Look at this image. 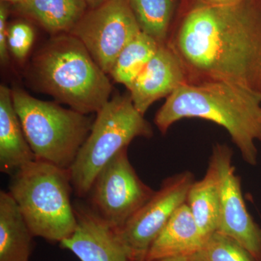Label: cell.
Returning a JSON list of instances; mask_svg holds the SVG:
<instances>
[{
	"mask_svg": "<svg viewBox=\"0 0 261 261\" xmlns=\"http://www.w3.org/2000/svg\"><path fill=\"white\" fill-rule=\"evenodd\" d=\"M167 44L189 82H227L261 95V0H193Z\"/></svg>",
	"mask_w": 261,
	"mask_h": 261,
	"instance_id": "6da1fadb",
	"label": "cell"
},
{
	"mask_svg": "<svg viewBox=\"0 0 261 261\" xmlns=\"http://www.w3.org/2000/svg\"><path fill=\"white\" fill-rule=\"evenodd\" d=\"M202 118L227 130L244 161L257 162L256 142H261V95L227 82H188L176 89L156 113L161 133L184 118Z\"/></svg>",
	"mask_w": 261,
	"mask_h": 261,
	"instance_id": "7a4b0ae2",
	"label": "cell"
},
{
	"mask_svg": "<svg viewBox=\"0 0 261 261\" xmlns=\"http://www.w3.org/2000/svg\"><path fill=\"white\" fill-rule=\"evenodd\" d=\"M30 74L38 90L83 114L97 113L112 93L107 73L70 34L53 36L37 51Z\"/></svg>",
	"mask_w": 261,
	"mask_h": 261,
	"instance_id": "3957f363",
	"label": "cell"
},
{
	"mask_svg": "<svg viewBox=\"0 0 261 261\" xmlns=\"http://www.w3.org/2000/svg\"><path fill=\"white\" fill-rule=\"evenodd\" d=\"M8 188L35 238L60 243L74 232L69 169L35 160L11 175Z\"/></svg>",
	"mask_w": 261,
	"mask_h": 261,
	"instance_id": "277c9868",
	"label": "cell"
},
{
	"mask_svg": "<svg viewBox=\"0 0 261 261\" xmlns=\"http://www.w3.org/2000/svg\"><path fill=\"white\" fill-rule=\"evenodd\" d=\"M13 105L36 160L69 169L90 133L88 115L12 89Z\"/></svg>",
	"mask_w": 261,
	"mask_h": 261,
	"instance_id": "5b68a950",
	"label": "cell"
},
{
	"mask_svg": "<svg viewBox=\"0 0 261 261\" xmlns=\"http://www.w3.org/2000/svg\"><path fill=\"white\" fill-rule=\"evenodd\" d=\"M96 114L90 133L69 168L73 192L80 198L87 197L98 173L120 151L137 137L152 135V127L129 94L110 99Z\"/></svg>",
	"mask_w": 261,
	"mask_h": 261,
	"instance_id": "8992f818",
	"label": "cell"
},
{
	"mask_svg": "<svg viewBox=\"0 0 261 261\" xmlns=\"http://www.w3.org/2000/svg\"><path fill=\"white\" fill-rule=\"evenodd\" d=\"M154 192L139 177L125 148L98 173L87 197L89 206L111 227L118 230Z\"/></svg>",
	"mask_w": 261,
	"mask_h": 261,
	"instance_id": "52a82bcc",
	"label": "cell"
},
{
	"mask_svg": "<svg viewBox=\"0 0 261 261\" xmlns=\"http://www.w3.org/2000/svg\"><path fill=\"white\" fill-rule=\"evenodd\" d=\"M142 32L127 0H109L85 14L69 34L87 48L105 73L109 74L127 44Z\"/></svg>",
	"mask_w": 261,
	"mask_h": 261,
	"instance_id": "ba28073f",
	"label": "cell"
},
{
	"mask_svg": "<svg viewBox=\"0 0 261 261\" xmlns=\"http://www.w3.org/2000/svg\"><path fill=\"white\" fill-rule=\"evenodd\" d=\"M193 174L185 171L166 178L158 191L124 226L116 230L130 260L146 261L149 249L171 216L187 200Z\"/></svg>",
	"mask_w": 261,
	"mask_h": 261,
	"instance_id": "9c48e42d",
	"label": "cell"
},
{
	"mask_svg": "<svg viewBox=\"0 0 261 261\" xmlns=\"http://www.w3.org/2000/svg\"><path fill=\"white\" fill-rule=\"evenodd\" d=\"M232 154L228 146L219 144L214 146L210 159L219 172L221 189L217 231L238 242L255 261H261V228L247 211Z\"/></svg>",
	"mask_w": 261,
	"mask_h": 261,
	"instance_id": "30bf717a",
	"label": "cell"
},
{
	"mask_svg": "<svg viewBox=\"0 0 261 261\" xmlns=\"http://www.w3.org/2000/svg\"><path fill=\"white\" fill-rule=\"evenodd\" d=\"M76 227L61 247L70 250L81 261H132L116 230L89 206L73 203Z\"/></svg>",
	"mask_w": 261,
	"mask_h": 261,
	"instance_id": "8fae6325",
	"label": "cell"
},
{
	"mask_svg": "<svg viewBox=\"0 0 261 261\" xmlns=\"http://www.w3.org/2000/svg\"><path fill=\"white\" fill-rule=\"evenodd\" d=\"M188 82V75L181 60L166 44L160 45L145 69L128 89L135 108L145 116L154 102L169 97Z\"/></svg>",
	"mask_w": 261,
	"mask_h": 261,
	"instance_id": "7c38bea8",
	"label": "cell"
},
{
	"mask_svg": "<svg viewBox=\"0 0 261 261\" xmlns=\"http://www.w3.org/2000/svg\"><path fill=\"white\" fill-rule=\"evenodd\" d=\"M207 240L185 202L175 211L154 240L146 261L190 256L203 246Z\"/></svg>",
	"mask_w": 261,
	"mask_h": 261,
	"instance_id": "4fadbf2b",
	"label": "cell"
},
{
	"mask_svg": "<svg viewBox=\"0 0 261 261\" xmlns=\"http://www.w3.org/2000/svg\"><path fill=\"white\" fill-rule=\"evenodd\" d=\"M13 105L12 89L0 87V171L11 176L35 161Z\"/></svg>",
	"mask_w": 261,
	"mask_h": 261,
	"instance_id": "5bb4252c",
	"label": "cell"
},
{
	"mask_svg": "<svg viewBox=\"0 0 261 261\" xmlns=\"http://www.w3.org/2000/svg\"><path fill=\"white\" fill-rule=\"evenodd\" d=\"M88 8L84 0H24L13 5L17 14L36 22L53 36L69 34Z\"/></svg>",
	"mask_w": 261,
	"mask_h": 261,
	"instance_id": "9a60e30c",
	"label": "cell"
},
{
	"mask_svg": "<svg viewBox=\"0 0 261 261\" xmlns=\"http://www.w3.org/2000/svg\"><path fill=\"white\" fill-rule=\"evenodd\" d=\"M33 234L9 192H0V261H29Z\"/></svg>",
	"mask_w": 261,
	"mask_h": 261,
	"instance_id": "2e32d148",
	"label": "cell"
},
{
	"mask_svg": "<svg viewBox=\"0 0 261 261\" xmlns=\"http://www.w3.org/2000/svg\"><path fill=\"white\" fill-rule=\"evenodd\" d=\"M186 202L196 223L206 238L216 232L219 226L221 189L217 168L209 162L205 176L192 184Z\"/></svg>",
	"mask_w": 261,
	"mask_h": 261,
	"instance_id": "e0dca14e",
	"label": "cell"
},
{
	"mask_svg": "<svg viewBox=\"0 0 261 261\" xmlns=\"http://www.w3.org/2000/svg\"><path fill=\"white\" fill-rule=\"evenodd\" d=\"M160 45L152 37L140 32L122 49L109 74L117 83L129 88L145 69Z\"/></svg>",
	"mask_w": 261,
	"mask_h": 261,
	"instance_id": "ac0fdd59",
	"label": "cell"
},
{
	"mask_svg": "<svg viewBox=\"0 0 261 261\" xmlns=\"http://www.w3.org/2000/svg\"><path fill=\"white\" fill-rule=\"evenodd\" d=\"M142 32L166 44L177 0H127Z\"/></svg>",
	"mask_w": 261,
	"mask_h": 261,
	"instance_id": "d6986e66",
	"label": "cell"
},
{
	"mask_svg": "<svg viewBox=\"0 0 261 261\" xmlns=\"http://www.w3.org/2000/svg\"><path fill=\"white\" fill-rule=\"evenodd\" d=\"M188 257L189 261H255L238 242L216 231L203 246Z\"/></svg>",
	"mask_w": 261,
	"mask_h": 261,
	"instance_id": "ffe728a7",
	"label": "cell"
},
{
	"mask_svg": "<svg viewBox=\"0 0 261 261\" xmlns=\"http://www.w3.org/2000/svg\"><path fill=\"white\" fill-rule=\"evenodd\" d=\"M34 39V30L29 24L19 21L8 27V45L9 50L19 61L28 55Z\"/></svg>",
	"mask_w": 261,
	"mask_h": 261,
	"instance_id": "44dd1931",
	"label": "cell"
},
{
	"mask_svg": "<svg viewBox=\"0 0 261 261\" xmlns=\"http://www.w3.org/2000/svg\"><path fill=\"white\" fill-rule=\"evenodd\" d=\"M9 4L2 3L0 4V61L3 65L9 63V48L8 45V27L7 19L9 15Z\"/></svg>",
	"mask_w": 261,
	"mask_h": 261,
	"instance_id": "7402d4cb",
	"label": "cell"
},
{
	"mask_svg": "<svg viewBox=\"0 0 261 261\" xmlns=\"http://www.w3.org/2000/svg\"><path fill=\"white\" fill-rule=\"evenodd\" d=\"M201 1L212 5H229L239 3L242 0H201Z\"/></svg>",
	"mask_w": 261,
	"mask_h": 261,
	"instance_id": "603a6c76",
	"label": "cell"
},
{
	"mask_svg": "<svg viewBox=\"0 0 261 261\" xmlns=\"http://www.w3.org/2000/svg\"><path fill=\"white\" fill-rule=\"evenodd\" d=\"M84 1L88 5L89 8H94L109 1V0H84Z\"/></svg>",
	"mask_w": 261,
	"mask_h": 261,
	"instance_id": "cb8c5ba5",
	"label": "cell"
},
{
	"mask_svg": "<svg viewBox=\"0 0 261 261\" xmlns=\"http://www.w3.org/2000/svg\"><path fill=\"white\" fill-rule=\"evenodd\" d=\"M155 261H189V259L186 256H180L167 257V258H163Z\"/></svg>",
	"mask_w": 261,
	"mask_h": 261,
	"instance_id": "d4e9b609",
	"label": "cell"
},
{
	"mask_svg": "<svg viewBox=\"0 0 261 261\" xmlns=\"http://www.w3.org/2000/svg\"><path fill=\"white\" fill-rule=\"evenodd\" d=\"M24 0H1L2 3H6L8 4L16 5L22 3Z\"/></svg>",
	"mask_w": 261,
	"mask_h": 261,
	"instance_id": "484cf974",
	"label": "cell"
}]
</instances>
